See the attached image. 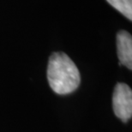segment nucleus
I'll list each match as a JSON object with an SVG mask.
<instances>
[{"instance_id": "f257e3e1", "label": "nucleus", "mask_w": 132, "mask_h": 132, "mask_svg": "<svg viewBox=\"0 0 132 132\" xmlns=\"http://www.w3.org/2000/svg\"><path fill=\"white\" fill-rule=\"evenodd\" d=\"M47 79L50 87L59 94H70L80 85L81 76L70 57L64 52H54L49 59Z\"/></svg>"}, {"instance_id": "f03ea898", "label": "nucleus", "mask_w": 132, "mask_h": 132, "mask_svg": "<svg viewBox=\"0 0 132 132\" xmlns=\"http://www.w3.org/2000/svg\"><path fill=\"white\" fill-rule=\"evenodd\" d=\"M112 106L115 115L123 122H127L132 116V91L127 84L118 82L112 96Z\"/></svg>"}, {"instance_id": "7ed1b4c3", "label": "nucleus", "mask_w": 132, "mask_h": 132, "mask_svg": "<svg viewBox=\"0 0 132 132\" xmlns=\"http://www.w3.org/2000/svg\"><path fill=\"white\" fill-rule=\"evenodd\" d=\"M117 48L119 64L132 69V37L130 33L121 30L117 34Z\"/></svg>"}, {"instance_id": "20e7f679", "label": "nucleus", "mask_w": 132, "mask_h": 132, "mask_svg": "<svg viewBox=\"0 0 132 132\" xmlns=\"http://www.w3.org/2000/svg\"><path fill=\"white\" fill-rule=\"evenodd\" d=\"M106 2L130 21L132 20V0H106Z\"/></svg>"}]
</instances>
